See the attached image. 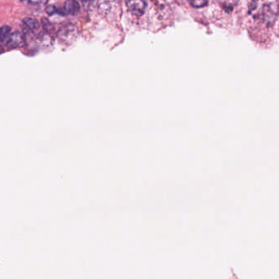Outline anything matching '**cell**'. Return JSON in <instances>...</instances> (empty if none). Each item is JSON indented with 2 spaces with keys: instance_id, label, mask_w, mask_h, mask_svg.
<instances>
[{
  "instance_id": "1",
  "label": "cell",
  "mask_w": 279,
  "mask_h": 279,
  "mask_svg": "<svg viewBox=\"0 0 279 279\" xmlns=\"http://www.w3.org/2000/svg\"><path fill=\"white\" fill-rule=\"evenodd\" d=\"M79 31L74 24L68 23L63 25L58 32V37L62 42L70 45L77 39Z\"/></svg>"
},
{
  "instance_id": "2",
  "label": "cell",
  "mask_w": 279,
  "mask_h": 279,
  "mask_svg": "<svg viewBox=\"0 0 279 279\" xmlns=\"http://www.w3.org/2000/svg\"><path fill=\"white\" fill-rule=\"evenodd\" d=\"M147 0H126V7L133 15L140 17L144 14L147 8Z\"/></svg>"
},
{
  "instance_id": "3",
  "label": "cell",
  "mask_w": 279,
  "mask_h": 279,
  "mask_svg": "<svg viewBox=\"0 0 279 279\" xmlns=\"http://www.w3.org/2000/svg\"><path fill=\"white\" fill-rule=\"evenodd\" d=\"M24 43H25V37L19 31H16V32L11 34L10 36L7 40L8 47H12V48L22 47L24 45Z\"/></svg>"
},
{
  "instance_id": "4",
  "label": "cell",
  "mask_w": 279,
  "mask_h": 279,
  "mask_svg": "<svg viewBox=\"0 0 279 279\" xmlns=\"http://www.w3.org/2000/svg\"><path fill=\"white\" fill-rule=\"evenodd\" d=\"M63 8L67 15H76L80 10V3L77 0H66Z\"/></svg>"
},
{
  "instance_id": "5",
  "label": "cell",
  "mask_w": 279,
  "mask_h": 279,
  "mask_svg": "<svg viewBox=\"0 0 279 279\" xmlns=\"http://www.w3.org/2000/svg\"><path fill=\"white\" fill-rule=\"evenodd\" d=\"M23 26L28 32L35 33L40 29V23L36 19L32 18H26L23 20Z\"/></svg>"
},
{
  "instance_id": "6",
  "label": "cell",
  "mask_w": 279,
  "mask_h": 279,
  "mask_svg": "<svg viewBox=\"0 0 279 279\" xmlns=\"http://www.w3.org/2000/svg\"><path fill=\"white\" fill-rule=\"evenodd\" d=\"M0 40L1 42L4 43L6 40H8V38L11 35V27L8 26V25H3L1 27V30H0Z\"/></svg>"
},
{
  "instance_id": "7",
  "label": "cell",
  "mask_w": 279,
  "mask_h": 279,
  "mask_svg": "<svg viewBox=\"0 0 279 279\" xmlns=\"http://www.w3.org/2000/svg\"><path fill=\"white\" fill-rule=\"evenodd\" d=\"M45 11L50 16L54 15L56 13H58L60 15H67L63 8H58L56 6H47V8H45Z\"/></svg>"
},
{
  "instance_id": "8",
  "label": "cell",
  "mask_w": 279,
  "mask_h": 279,
  "mask_svg": "<svg viewBox=\"0 0 279 279\" xmlns=\"http://www.w3.org/2000/svg\"><path fill=\"white\" fill-rule=\"evenodd\" d=\"M208 1L209 0H189V3L193 8H201L207 6Z\"/></svg>"
},
{
  "instance_id": "9",
  "label": "cell",
  "mask_w": 279,
  "mask_h": 279,
  "mask_svg": "<svg viewBox=\"0 0 279 279\" xmlns=\"http://www.w3.org/2000/svg\"><path fill=\"white\" fill-rule=\"evenodd\" d=\"M23 3H29V4H33V5H37V4H41L44 3L45 0H20Z\"/></svg>"
},
{
  "instance_id": "10",
  "label": "cell",
  "mask_w": 279,
  "mask_h": 279,
  "mask_svg": "<svg viewBox=\"0 0 279 279\" xmlns=\"http://www.w3.org/2000/svg\"><path fill=\"white\" fill-rule=\"evenodd\" d=\"M80 2L83 3H88L93 1V0H80Z\"/></svg>"
}]
</instances>
